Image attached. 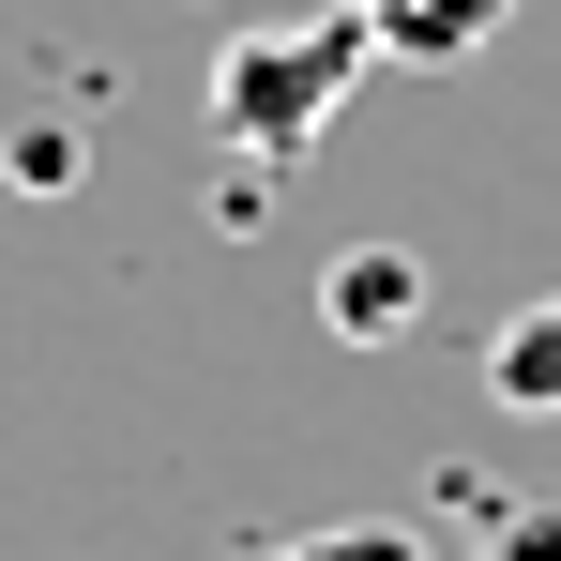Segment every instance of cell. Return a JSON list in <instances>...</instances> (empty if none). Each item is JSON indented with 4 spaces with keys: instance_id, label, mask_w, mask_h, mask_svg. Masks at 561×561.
<instances>
[{
    "instance_id": "8992f818",
    "label": "cell",
    "mask_w": 561,
    "mask_h": 561,
    "mask_svg": "<svg viewBox=\"0 0 561 561\" xmlns=\"http://www.w3.org/2000/svg\"><path fill=\"white\" fill-rule=\"evenodd\" d=\"M485 561H561V501H531V516H501V531H485Z\"/></svg>"
},
{
    "instance_id": "277c9868",
    "label": "cell",
    "mask_w": 561,
    "mask_h": 561,
    "mask_svg": "<svg viewBox=\"0 0 561 561\" xmlns=\"http://www.w3.org/2000/svg\"><path fill=\"white\" fill-rule=\"evenodd\" d=\"M485 394H501V410H561V304H516V319L485 334Z\"/></svg>"
},
{
    "instance_id": "3957f363",
    "label": "cell",
    "mask_w": 561,
    "mask_h": 561,
    "mask_svg": "<svg viewBox=\"0 0 561 561\" xmlns=\"http://www.w3.org/2000/svg\"><path fill=\"white\" fill-rule=\"evenodd\" d=\"M350 15L379 31V61H470L516 0H350Z\"/></svg>"
},
{
    "instance_id": "7a4b0ae2",
    "label": "cell",
    "mask_w": 561,
    "mask_h": 561,
    "mask_svg": "<svg viewBox=\"0 0 561 561\" xmlns=\"http://www.w3.org/2000/svg\"><path fill=\"white\" fill-rule=\"evenodd\" d=\"M319 319H334L350 350H394V334L425 319V259H410V243H350V259H319Z\"/></svg>"
},
{
    "instance_id": "5b68a950",
    "label": "cell",
    "mask_w": 561,
    "mask_h": 561,
    "mask_svg": "<svg viewBox=\"0 0 561 561\" xmlns=\"http://www.w3.org/2000/svg\"><path fill=\"white\" fill-rule=\"evenodd\" d=\"M274 561H425V531H394V516H350V531H304Z\"/></svg>"
},
{
    "instance_id": "6da1fadb",
    "label": "cell",
    "mask_w": 561,
    "mask_h": 561,
    "mask_svg": "<svg viewBox=\"0 0 561 561\" xmlns=\"http://www.w3.org/2000/svg\"><path fill=\"white\" fill-rule=\"evenodd\" d=\"M365 61H379V31L350 0H319V15H243V31L213 46L197 106H213V137H228L243 168H304V152L334 137V106L365 92Z\"/></svg>"
}]
</instances>
